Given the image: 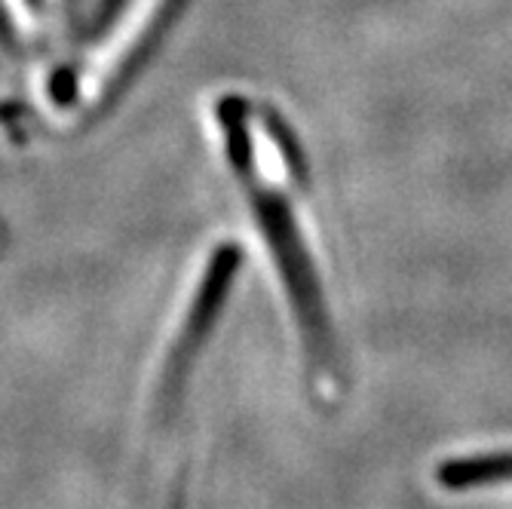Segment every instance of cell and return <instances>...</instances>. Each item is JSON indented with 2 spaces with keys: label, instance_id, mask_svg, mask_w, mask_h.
Segmentation results:
<instances>
[{
  "label": "cell",
  "instance_id": "cell-4",
  "mask_svg": "<svg viewBox=\"0 0 512 509\" xmlns=\"http://www.w3.org/2000/svg\"><path fill=\"white\" fill-rule=\"evenodd\" d=\"M4 7H7L13 25H16L22 34H31V31H34V16H31L28 0H4Z\"/></svg>",
  "mask_w": 512,
  "mask_h": 509
},
{
  "label": "cell",
  "instance_id": "cell-1",
  "mask_svg": "<svg viewBox=\"0 0 512 509\" xmlns=\"http://www.w3.org/2000/svg\"><path fill=\"white\" fill-rule=\"evenodd\" d=\"M230 132H227V148L234 157L237 172H243V181L249 188L252 212L258 221L261 237L267 240V249L273 255V264L279 270V280L286 286V295L295 310L298 332L307 350L310 372L316 378H332L338 381V350H335V332L329 322V310H325L322 298V283L316 276V264L310 255V246L301 234V224L295 215L292 197L283 191L270 175V166L264 157L246 142L240 126L224 117Z\"/></svg>",
  "mask_w": 512,
  "mask_h": 509
},
{
  "label": "cell",
  "instance_id": "cell-2",
  "mask_svg": "<svg viewBox=\"0 0 512 509\" xmlns=\"http://www.w3.org/2000/svg\"><path fill=\"white\" fill-rule=\"evenodd\" d=\"M160 7H163V0H126V7L120 10L117 22L96 43V50L89 53V59L77 77V102L80 105H96L105 96L108 86L117 80L120 68L135 53L138 40H142L148 34V28L154 25Z\"/></svg>",
  "mask_w": 512,
  "mask_h": 509
},
{
  "label": "cell",
  "instance_id": "cell-3",
  "mask_svg": "<svg viewBox=\"0 0 512 509\" xmlns=\"http://www.w3.org/2000/svg\"><path fill=\"white\" fill-rule=\"evenodd\" d=\"M436 482L445 491H473L485 485L512 482V448L473 457H451L436 470Z\"/></svg>",
  "mask_w": 512,
  "mask_h": 509
}]
</instances>
